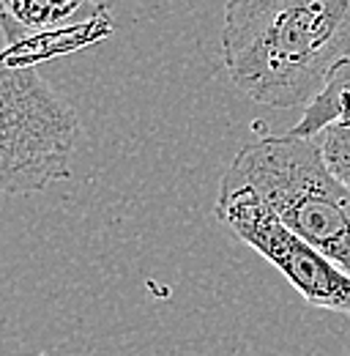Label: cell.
<instances>
[{
	"instance_id": "obj_1",
	"label": "cell",
	"mask_w": 350,
	"mask_h": 356,
	"mask_svg": "<svg viewBox=\"0 0 350 356\" xmlns=\"http://www.w3.org/2000/svg\"><path fill=\"white\" fill-rule=\"evenodd\" d=\"M222 55L247 99L306 110L350 60V0H227Z\"/></svg>"
},
{
	"instance_id": "obj_2",
	"label": "cell",
	"mask_w": 350,
	"mask_h": 356,
	"mask_svg": "<svg viewBox=\"0 0 350 356\" xmlns=\"http://www.w3.org/2000/svg\"><path fill=\"white\" fill-rule=\"evenodd\" d=\"M224 176L252 186L279 222L350 274V189L326 165L317 134L247 143Z\"/></svg>"
},
{
	"instance_id": "obj_3",
	"label": "cell",
	"mask_w": 350,
	"mask_h": 356,
	"mask_svg": "<svg viewBox=\"0 0 350 356\" xmlns=\"http://www.w3.org/2000/svg\"><path fill=\"white\" fill-rule=\"evenodd\" d=\"M77 140L74 107L39 69L0 58V195H33L69 178Z\"/></svg>"
},
{
	"instance_id": "obj_4",
	"label": "cell",
	"mask_w": 350,
	"mask_h": 356,
	"mask_svg": "<svg viewBox=\"0 0 350 356\" xmlns=\"http://www.w3.org/2000/svg\"><path fill=\"white\" fill-rule=\"evenodd\" d=\"M217 217L244 244H249L271 266L279 268V274L299 291L306 305L350 315V274L279 222L252 186L222 176Z\"/></svg>"
},
{
	"instance_id": "obj_5",
	"label": "cell",
	"mask_w": 350,
	"mask_h": 356,
	"mask_svg": "<svg viewBox=\"0 0 350 356\" xmlns=\"http://www.w3.org/2000/svg\"><path fill=\"white\" fill-rule=\"evenodd\" d=\"M110 19L101 0H0L3 60L36 66L44 58L85 47L107 36Z\"/></svg>"
},
{
	"instance_id": "obj_6",
	"label": "cell",
	"mask_w": 350,
	"mask_h": 356,
	"mask_svg": "<svg viewBox=\"0 0 350 356\" xmlns=\"http://www.w3.org/2000/svg\"><path fill=\"white\" fill-rule=\"evenodd\" d=\"M350 118V60L340 63L337 72L331 74L326 90L309 104L301 115V121L290 129L296 137H315L326 127L337 124V121H348Z\"/></svg>"
},
{
	"instance_id": "obj_7",
	"label": "cell",
	"mask_w": 350,
	"mask_h": 356,
	"mask_svg": "<svg viewBox=\"0 0 350 356\" xmlns=\"http://www.w3.org/2000/svg\"><path fill=\"white\" fill-rule=\"evenodd\" d=\"M317 137H320L326 165L350 189V118L326 127Z\"/></svg>"
}]
</instances>
